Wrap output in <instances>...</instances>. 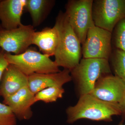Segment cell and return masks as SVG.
Returning <instances> with one entry per match:
<instances>
[{
	"mask_svg": "<svg viewBox=\"0 0 125 125\" xmlns=\"http://www.w3.org/2000/svg\"><path fill=\"white\" fill-rule=\"evenodd\" d=\"M28 76L14 65L10 64L5 70L1 81L0 92L3 98L13 95L28 86Z\"/></svg>",
	"mask_w": 125,
	"mask_h": 125,
	"instance_id": "cell-13",
	"label": "cell"
},
{
	"mask_svg": "<svg viewBox=\"0 0 125 125\" xmlns=\"http://www.w3.org/2000/svg\"><path fill=\"white\" fill-rule=\"evenodd\" d=\"M0 125H17V118L10 108L0 103Z\"/></svg>",
	"mask_w": 125,
	"mask_h": 125,
	"instance_id": "cell-19",
	"label": "cell"
},
{
	"mask_svg": "<svg viewBox=\"0 0 125 125\" xmlns=\"http://www.w3.org/2000/svg\"><path fill=\"white\" fill-rule=\"evenodd\" d=\"M28 87L35 94L47 88L56 87H62L65 84L72 81L69 70H63L53 73H35L28 76Z\"/></svg>",
	"mask_w": 125,
	"mask_h": 125,
	"instance_id": "cell-11",
	"label": "cell"
},
{
	"mask_svg": "<svg viewBox=\"0 0 125 125\" xmlns=\"http://www.w3.org/2000/svg\"><path fill=\"white\" fill-rule=\"evenodd\" d=\"M125 92V82L111 73L100 77L89 94L102 101L118 104Z\"/></svg>",
	"mask_w": 125,
	"mask_h": 125,
	"instance_id": "cell-9",
	"label": "cell"
},
{
	"mask_svg": "<svg viewBox=\"0 0 125 125\" xmlns=\"http://www.w3.org/2000/svg\"><path fill=\"white\" fill-rule=\"evenodd\" d=\"M70 71L80 96L90 93L100 77L111 73L108 60L98 58H83Z\"/></svg>",
	"mask_w": 125,
	"mask_h": 125,
	"instance_id": "cell-3",
	"label": "cell"
},
{
	"mask_svg": "<svg viewBox=\"0 0 125 125\" xmlns=\"http://www.w3.org/2000/svg\"><path fill=\"white\" fill-rule=\"evenodd\" d=\"M6 52L0 48V84L2 75L5 70L10 64L5 57ZM1 96L0 92V96Z\"/></svg>",
	"mask_w": 125,
	"mask_h": 125,
	"instance_id": "cell-20",
	"label": "cell"
},
{
	"mask_svg": "<svg viewBox=\"0 0 125 125\" xmlns=\"http://www.w3.org/2000/svg\"><path fill=\"white\" fill-rule=\"evenodd\" d=\"M59 32L55 25L46 27L40 31L34 32L32 45L37 46L42 54L51 57L54 56L58 46Z\"/></svg>",
	"mask_w": 125,
	"mask_h": 125,
	"instance_id": "cell-14",
	"label": "cell"
},
{
	"mask_svg": "<svg viewBox=\"0 0 125 125\" xmlns=\"http://www.w3.org/2000/svg\"><path fill=\"white\" fill-rule=\"evenodd\" d=\"M125 125H125H123V124H121L120 125Z\"/></svg>",
	"mask_w": 125,
	"mask_h": 125,
	"instance_id": "cell-22",
	"label": "cell"
},
{
	"mask_svg": "<svg viewBox=\"0 0 125 125\" xmlns=\"http://www.w3.org/2000/svg\"><path fill=\"white\" fill-rule=\"evenodd\" d=\"M118 105L121 113V115L122 117L121 124H122L125 120V92L121 100L118 104Z\"/></svg>",
	"mask_w": 125,
	"mask_h": 125,
	"instance_id": "cell-21",
	"label": "cell"
},
{
	"mask_svg": "<svg viewBox=\"0 0 125 125\" xmlns=\"http://www.w3.org/2000/svg\"><path fill=\"white\" fill-rule=\"evenodd\" d=\"M92 14L96 26L112 33L125 19V0H94Z\"/></svg>",
	"mask_w": 125,
	"mask_h": 125,
	"instance_id": "cell-6",
	"label": "cell"
},
{
	"mask_svg": "<svg viewBox=\"0 0 125 125\" xmlns=\"http://www.w3.org/2000/svg\"><path fill=\"white\" fill-rule=\"evenodd\" d=\"M5 57L9 64L14 65L27 76L33 74L57 73L61 71L50 56L29 47L22 54H11L6 52Z\"/></svg>",
	"mask_w": 125,
	"mask_h": 125,
	"instance_id": "cell-4",
	"label": "cell"
},
{
	"mask_svg": "<svg viewBox=\"0 0 125 125\" xmlns=\"http://www.w3.org/2000/svg\"><path fill=\"white\" fill-rule=\"evenodd\" d=\"M55 2L54 0H26L25 10L30 15L34 28L38 27L46 19Z\"/></svg>",
	"mask_w": 125,
	"mask_h": 125,
	"instance_id": "cell-15",
	"label": "cell"
},
{
	"mask_svg": "<svg viewBox=\"0 0 125 125\" xmlns=\"http://www.w3.org/2000/svg\"><path fill=\"white\" fill-rule=\"evenodd\" d=\"M66 113L69 124L82 119L110 122L113 116L121 115L118 104L102 101L90 94L80 96L76 105L67 108Z\"/></svg>",
	"mask_w": 125,
	"mask_h": 125,
	"instance_id": "cell-2",
	"label": "cell"
},
{
	"mask_svg": "<svg viewBox=\"0 0 125 125\" xmlns=\"http://www.w3.org/2000/svg\"><path fill=\"white\" fill-rule=\"evenodd\" d=\"M65 90L62 87H49L41 90L35 94L34 103L42 101L46 103L54 102L62 98Z\"/></svg>",
	"mask_w": 125,
	"mask_h": 125,
	"instance_id": "cell-17",
	"label": "cell"
},
{
	"mask_svg": "<svg viewBox=\"0 0 125 125\" xmlns=\"http://www.w3.org/2000/svg\"><path fill=\"white\" fill-rule=\"evenodd\" d=\"M32 25L11 29L4 28L0 24V48L7 53L22 54L32 45L35 30Z\"/></svg>",
	"mask_w": 125,
	"mask_h": 125,
	"instance_id": "cell-8",
	"label": "cell"
},
{
	"mask_svg": "<svg viewBox=\"0 0 125 125\" xmlns=\"http://www.w3.org/2000/svg\"><path fill=\"white\" fill-rule=\"evenodd\" d=\"M112 33L96 26L90 27L82 45L83 58L109 60L112 52Z\"/></svg>",
	"mask_w": 125,
	"mask_h": 125,
	"instance_id": "cell-7",
	"label": "cell"
},
{
	"mask_svg": "<svg viewBox=\"0 0 125 125\" xmlns=\"http://www.w3.org/2000/svg\"><path fill=\"white\" fill-rule=\"evenodd\" d=\"M26 0H0V25L11 29L22 25L21 19L25 10Z\"/></svg>",
	"mask_w": 125,
	"mask_h": 125,
	"instance_id": "cell-12",
	"label": "cell"
},
{
	"mask_svg": "<svg viewBox=\"0 0 125 125\" xmlns=\"http://www.w3.org/2000/svg\"><path fill=\"white\" fill-rule=\"evenodd\" d=\"M34 96L28 86H26L4 98L3 103L10 108L17 119L27 120L30 119L33 114L31 107L35 104Z\"/></svg>",
	"mask_w": 125,
	"mask_h": 125,
	"instance_id": "cell-10",
	"label": "cell"
},
{
	"mask_svg": "<svg viewBox=\"0 0 125 125\" xmlns=\"http://www.w3.org/2000/svg\"><path fill=\"white\" fill-rule=\"evenodd\" d=\"M108 61L114 75L125 83V52L115 48L112 50Z\"/></svg>",
	"mask_w": 125,
	"mask_h": 125,
	"instance_id": "cell-16",
	"label": "cell"
},
{
	"mask_svg": "<svg viewBox=\"0 0 125 125\" xmlns=\"http://www.w3.org/2000/svg\"><path fill=\"white\" fill-rule=\"evenodd\" d=\"M55 25L58 29L59 38L54 55V61L58 67L71 71L81 60V44L65 12L62 11L59 12L56 18Z\"/></svg>",
	"mask_w": 125,
	"mask_h": 125,
	"instance_id": "cell-1",
	"label": "cell"
},
{
	"mask_svg": "<svg viewBox=\"0 0 125 125\" xmlns=\"http://www.w3.org/2000/svg\"><path fill=\"white\" fill-rule=\"evenodd\" d=\"M112 42L115 48L125 52V19L118 22L113 29Z\"/></svg>",
	"mask_w": 125,
	"mask_h": 125,
	"instance_id": "cell-18",
	"label": "cell"
},
{
	"mask_svg": "<svg viewBox=\"0 0 125 125\" xmlns=\"http://www.w3.org/2000/svg\"><path fill=\"white\" fill-rule=\"evenodd\" d=\"M93 2V0H70L65 6L69 23L81 45L85 42L89 29L94 23Z\"/></svg>",
	"mask_w": 125,
	"mask_h": 125,
	"instance_id": "cell-5",
	"label": "cell"
}]
</instances>
